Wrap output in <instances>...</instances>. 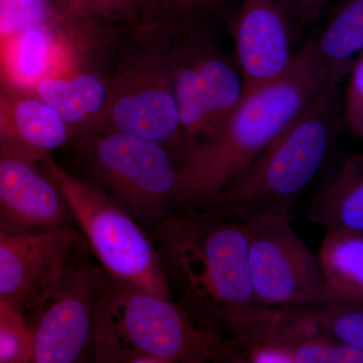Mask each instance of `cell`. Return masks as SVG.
Returning a JSON list of instances; mask_svg holds the SVG:
<instances>
[{
  "instance_id": "cell-1",
  "label": "cell",
  "mask_w": 363,
  "mask_h": 363,
  "mask_svg": "<svg viewBox=\"0 0 363 363\" xmlns=\"http://www.w3.org/2000/svg\"><path fill=\"white\" fill-rule=\"evenodd\" d=\"M149 233L174 301L203 329L226 341L259 309L245 224L205 206L184 207Z\"/></svg>"
},
{
  "instance_id": "cell-2",
  "label": "cell",
  "mask_w": 363,
  "mask_h": 363,
  "mask_svg": "<svg viewBox=\"0 0 363 363\" xmlns=\"http://www.w3.org/2000/svg\"><path fill=\"white\" fill-rule=\"evenodd\" d=\"M329 86L309 40L281 77L247 95L218 133L189 150L179 167L181 208L211 202Z\"/></svg>"
},
{
  "instance_id": "cell-3",
  "label": "cell",
  "mask_w": 363,
  "mask_h": 363,
  "mask_svg": "<svg viewBox=\"0 0 363 363\" xmlns=\"http://www.w3.org/2000/svg\"><path fill=\"white\" fill-rule=\"evenodd\" d=\"M342 128V95L329 86L204 206L241 224L291 220L294 205L331 164Z\"/></svg>"
},
{
  "instance_id": "cell-4",
  "label": "cell",
  "mask_w": 363,
  "mask_h": 363,
  "mask_svg": "<svg viewBox=\"0 0 363 363\" xmlns=\"http://www.w3.org/2000/svg\"><path fill=\"white\" fill-rule=\"evenodd\" d=\"M92 346L97 362H230L228 344L196 324L175 301L107 274Z\"/></svg>"
},
{
  "instance_id": "cell-5",
  "label": "cell",
  "mask_w": 363,
  "mask_h": 363,
  "mask_svg": "<svg viewBox=\"0 0 363 363\" xmlns=\"http://www.w3.org/2000/svg\"><path fill=\"white\" fill-rule=\"evenodd\" d=\"M49 166L72 219L105 274L145 292L174 301L149 231L101 189Z\"/></svg>"
},
{
  "instance_id": "cell-6",
  "label": "cell",
  "mask_w": 363,
  "mask_h": 363,
  "mask_svg": "<svg viewBox=\"0 0 363 363\" xmlns=\"http://www.w3.org/2000/svg\"><path fill=\"white\" fill-rule=\"evenodd\" d=\"M178 32L181 39L164 54L188 154L225 125L245 99V84L235 59L223 52L211 28Z\"/></svg>"
},
{
  "instance_id": "cell-7",
  "label": "cell",
  "mask_w": 363,
  "mask_h": 363,
  "mask_svg": "<svg viewBox=\"0 0 363 363\" xmlns=\"http://www.w3.org/2000/svg\"><path fill=\"white\" fill-rule=\"evenodd\" d=\"M94 160L104 192L142 225L180 209L178 162L161 143L118 131L98 140Z\"/></svg>"
},
{
  "instance_id": "cell-8",
  "label": "cell",
  "mask_w": 363,
  "mask_h": 363,
  "mask_svg": "<svg viewBox=\"0 0 363 363\" xmlns=\"http://www.w3.org/2000/svg\"><path fill=\"white\" fill-rule=\"evenodd\" d=\"M253 296L260 307L296 308L325 302L319 262L290 220L245 224Z\"/></svg>"
},
{
  "instance_id": "cell-9",
  "label": "cell",
  "mask_w": 363,
  "mask_h": 363,
  "mask_svg": "<svg viewBox=\"0 0 363 363\" xmlns=\"http://www.w3.org/2000/svg\"><path fill=\"white\" fill-rule=\"evenodd\" d=\"M106 279L99 264L75 262L48 294L33 327V363H72L92 345L97 305Z\"/></svg>"
},
{
  "instance_id": "cell-10",
  "label": "cell",
  "mask_w": 363,
  "mask_h": 363,
  "mask_svg": "<svg viewBox=\"0 0 363 363\" xmlns=\"http://www.w3.org/2000/svg\"><path fill=\"white\" fill-rule=\"evenodd\" d=\"M82 234L71 226L33 233L0 231V300L35 309L78 262Z\"/></svg>"
},
{
  "instance_id": "cell-11",
  "label": "cell",
  "mask_w": 363,
  "mask_h": 363,
  "mask_svg": "<svg viewBox=\"0 0 363 363\" xmlns=\"http://www.w3.org/2000/svg\"><path fill=\"white\" fill-rule=\"evenodd\" d=\"M245 96L290 69L302 28L286 0H241L226 21Z\"/></svg>"
},
{
  "instance_id": "cell-12",
  "label": "cell",
  "mask_w": 363,
  "mask_h": 363,
  "mask_svg": "<svg viewBox=\"0 0 363 363\" xmlns=\"http://www.w3.org/2000/svg\"><path fill=\"white\" fill-rule=\"evenodd\" d=\"M65 198L54 180L16 157L0 160V220L9 233L47 231L68 226Z\"/></svg>"
},
{
  "instance_id": "cell-13",
  "label": "cell",
  "mask_w": 363,
  "mask_h": 363,
  "mask_svg": "<svg viewBox=\"0 0 363 363\" xmlns=\"http://www.w3.org/2000/svg\"><path fill=\"white\" fill-rule=\"evenodd\" d=\"M113 119L121 133L161 143L180 167L187 154V145L168 65L142 90L119 99L114 106Z\"/></svg>"
},
{
  "instance_id": "cell-14",
  "label": "cell",
  "mask_w": 363,
  "mask_h": 363,
  "mask_svg": "<svg viewBox=\"0 0 363 363\" xmlns=\"http://www.w3.org/2000/svg\"><path fill=\"white\" fill-rule=\"evenodd\" d=\"M303 210L327 230L363 233V152L332 160Z\"/></svg>"
},
{
  "instance_id": "cell-15",
  "label": "cell",
  "mask_w": 363,
  "mask_h": 363,
  "mask_svg": "<svg viewBox=\"0 0 363 363\" xmlns=\"http://www.w3.org/2000/svg\"><path fill=\"white\" fill-rule=\"evenodd\" d=\"M317 259L325 302L363 305V233L327 231Z\"/></svg>"
},
{
  "instance_id": "cell-16",
  "label": "cell",
  "mask_w": 363,
  "mask_h": 363,
  "mask_svg": "<svg viewBox=\"0 0 363 363\" xmlns=\"http://www.w3.org/2000/svg\"><path fill=\"white\" fill-rule=\"evenodd\" d=\"M310 40L330 84H340L363 52V0H342Z\"/></svg>"
},
{
  "instance_id": "cell-17",
  "label": "cell",
  "mask_w": 363,
  "mask_h": 363,
  "mask_svg": "<svg viewBox=\"0 0 363 363\" xmlns=\"http://www.w3.org/2000/svg\"><path fill=\"white\" fill-rule=\"evenodd\" d=\"M38 90L45 104L69 123H80L86 116L96 113L106 100L104 83L90 74L72 80L47 79L40 83Z\"/></svg>"
},
{
  "instance_id": "cell-18",
  "label": "cell",
  "mask_w": 363,
  "mask_h": 363,
  "mask_svg": "<svg viewBox=\"0 0 363 363\" xmlns=\"http://www.w3.org/2000/svg\"><path fill=\"white\" fill-rule=\"evenodd\" d=\"M14 121L21 140L35 152L58 149L68 138L66 121L45 101L20 102L14 111Z\"/></svg>"
},
{
  "instance_id": "cell-19",
  "label": "cell",
  "mask_w": 363,
  "mask_h": 363,
  "mask_svg": "<svg viewBox=\"0 0 363 363\" xmlns=\"http://www.w3.org/2000/svg\"><path fill=\"white\" fill-rule=\"evenodd\" d=\"M234 0H150L152 11L171 30L209 28L228 20Z\"/></svg>"
},
{
  "instance_id": "cell-20",
  "label": "cell",
  "mask_w": 363,
  "mask_h": 363,
  "mask_svg": "<svg viewBox=\"0 0 363 363\" xmlns=\"http://www.w3.org/2000/svg\"><path fill=\"white\" fill-rule=\"evenodd\" d=\"M300 308L322 336L363 351V305L325 302Z\"/></svg>"
},
{
  "instance_id": "cell-21",
  "label": "cell",
  "mask_w": 363,
  "mask_h": 363,
  "mask_svg": "<svg viewBox=\"0 0 363 363\" xmlns=\"http://www.w3.org/2000/svg\"><path fill=\"white\" fill-rule=\"evenodd\" d=\"M291 351L295 363H363V351L322 335L303 339Z\"/></svg>"
},
{
  "instance_id": "cell-22",
  "label": "cell",
  "mask_w": 363,
  "mask_h": 363,
  "mask_svg": "<svg viewBox=\"0 0 363 363\" xmlns=\"http://www.w3.org/2000/svg\"><path fill=\"white\" fill-rule=\"evenodd\" d=\"M342 96L343 128L360 138L363 133V52L355 60Z\"/></svg>"
},
{
  "instance_id": "cell-23",
  "label": "cell",
  "mask_w": 363,
  "mask_h": 363,
  "mask_svg": "<svg viewBox=\"0 0 363 363\" xmlns=\"http://www.w3.org/2000/svg\"><path fill=\"white\" fill-rule=\"evenodd\" d=\"M48 56V40L37 26L26 28L18 47V69L28 80L39 77L44 70Z\"/></svg>"
},
{
  "instance_id": "cell-24",
  "label": "cell",
  "mask_w": 363,
  "mask_h": 363,
  "mask_svg": "<svg viewBox=\"0 0 363 363\" xmlns=\"http://www.w3.org/2000/svg\"><path fill=\"white\" fill-rule=\"evenodd\" d=\"M32 360V333L28 323L0 322V363Z\"/></svg>"
},
{
  "instance_id": "cell-25",
  "label": "cell",
  "mask_w": 363,
  "mask_h": 363,
  "mask_svg": "<svg viewBox=\"0 0 363 363\" xmlns=\"http://www.w3.org/2000/svg\"><path fill=\"white\" fill-rule=\"evenodd\" d=\"M303 30L320 18L331 0H286Z\"/></svg>"
},
{
  "instance_id": "cell-26",
  "label": "cell",
  "mask_w": 363,
  "mask_h": 363,
  "mask_svg": "<svg viewBox=\"0 0 363 363\" xmlns=\"http://www.w3.org/2000/svg\"><path fill=\"white\" fill-rule=\"evenodd\" d=\"M0 322L26 323L21 310L2 300H0Z\"/></svg>"
},
{
  "instance_id": "cell-27",
  "label": "cell",
  "mask_w": 363,
  "mask_h": 363,
  "mask_svg": "<svg viewBox=\"0 0 363 363\" xmlns=\"http://www.w3.org/2000/svg\"><path fill=\"white\" fill-rule=\"evenodd\" d=\"M21 6L28 7L42 6L45 2L51 1V0H16Z\"/></svg>"
},
{
  "instance_id": "cell-28",
  "label": "cell",
  "mask_w": 363,
  "mask_h": 363,
  "mask_svg": "<svg viewBox=\"0 0 363 363\" xmlns=\"http://www.w3.org/2000/svg\"><path fill=\"white\" fill-rule=\"evenodd\" d=\"M359 138H362V140H363V133H362V136H360Z\"/></svg>"
}]
</instances>
